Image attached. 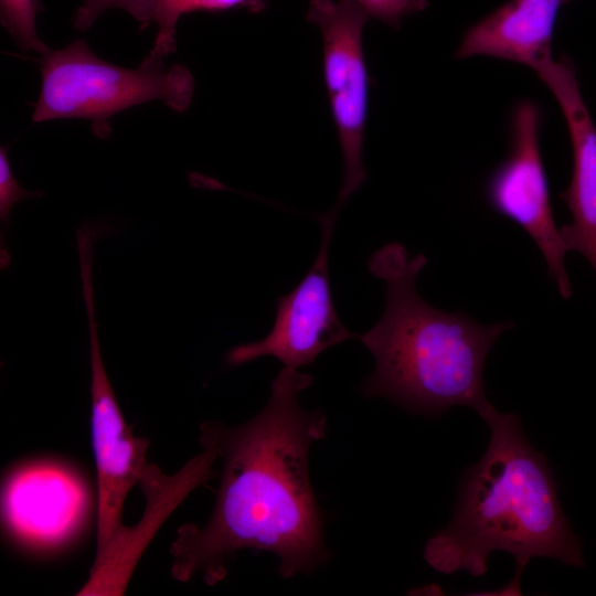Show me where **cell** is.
<instances>
[{
	"label": "cell",
	"instance_id": "cell-1",
	"mask_svg": "<svg viewBox=\"0 0 596 596\" xmlns=\"http://www.w3.org/2000/svg\"><path fill=\"white\" fill-rule=\"evenodd\" d=\"M311 383L310 374L284 366L252 419L234 427L211 421L200 425V445L222 460L221 482L207 522L177 531L170 547L174 579L200 574L215 585L243 549L274 553L284 578L311 573L329 557L308 466L311 445L324 437L327 417L299 402Z\"/></svg>",
	"mask_w": 596,
	"mask_h": 596
},
{
	"label": "cell",
	"instance_id": "cell-2",
	"mask_svg": "<svg viewBox=\"0 0 596 596\" xmlns=\"http://www.w3.org/2000/svg\"><path fill=\"white\" fill-rule=\"evenodd\" d=\"M490 428L482 457L465 469L450 522L426 543L435 571L480 577L493 551H504L521 574L534 557L583 567L581 540L558 500V486L543 453L526 438L517 413L492 404L480 415Z\"/></svg>",
	"mask_w": 596,
	"mask_h": 596
},
{
	"label": "cell",
	"instance_id": "cell-3",
	"mask_svg": "<svg viewBox=\"0 0 596 596\" xmlns=\"http://www.w3.org/2000/svg\"><path fill=\"white\" fill-rule=\"evenodd\" d=\"M426 264L424 255L409 257L400 243L384 245L369 260L370 273L384 280L386 292L381 319L358 336L375 360L362 393L426 416L457 405L480 416L491 405L482 376L486 358L513 323L483 324L427 304L416 289Z\"/></svg>",
	"mask_w": 596,
	"mask_h": 596
},
{
	"label": "cell",
	"instance_id": "cell-11",
	"mask_svg": "<svg viewBox=\"0 0 596 596\" xmlns=\"http://www.w3.org/2000/svg\"><path fill=\"white\" fill-rule=\"evenodd\" d=\"M572 0H509L469 26L457 58L491 56L533 67L551 56L558 11Z\"/></svg>",
	"mask_w": 596,
	"mask_h": 596
},
{
	"label": "cell",
	"instance_id": "cell-15",
	"mask_svg": "<svg viewBox=\"0 0 596 596\" xmlns=\"http://www.w3.org/2000/svg\"><path fill=\"white\" fill-rule=\"evenodd\" d=\"M180 0H157V11L155 22L159 30L155 40V45L149 55L164 58L174 51L175 25L179 20L178 6Z\"/></svg>",
	"mask_w": 596,
	"mask_h": 596
},
{
	"label": "cell",
	"instance_id": "cell-17",
	"mask_svg": "<svg viewBox=\"0 0 596 596\" xmlns=\"http://www.w3.org/2000/svg\"><path fill=\"white\" fill-rule=\"evenodd\" d=\"M262 0H180L178 14L195 11H222L233 8L247 7L251 9L260 8Z\"/></svg>",
	"mask_w": 596,
	"mask_h": 596
},
{
	"label": "cell",
	"instance_id": "cell-8",
	"mask_svg": "<svg viewBox=\"0 0 596 596\" xmlns=\"http://www.w3.org/2000/svg\"><path fill=\"white\" fill-rule=\"evenodd\" d=\"M336 219H320L322 237L318 255L298 285L276 301V319L259 341L234 345L225 355L230 366L274 356L284 366L311 364L327 349L358 338L341 322L333 302L328 257Z\"/></svg>",
	"mask_w": 596,
	"mask_h": 596
},
{
	"label": "cell",
	"instance_id": "cell-6",
	"mask_svg": "<svg viewBox=\"0 0 596 596\" xmlns=\"http://www.w3.org/2000/svg\"><path fill=\"white\" fill-rule=\"evenodd\" d=\"M368 14L352 0H311L307 20L322 38L323 77L338 132L343 161V180L337 204H342L366 179L363 164L368 116L369 76L362 34Z\"/></svg>",
	"mask_w": 596,
	"mask_h": 596
},
{
	"label": "cell",
	"instance_id": "cell-7",
	"mask_svg": "<svg viewBox=\"0 0 596 596\" xmlns=\"http://www.w3.org/2000/svg\"><path fill=\"white\" fill-rule=\"evenodd\" d=\"M541 125L542 110L535 102L515 104L510 119V151L490 174L486 196L493 211L531 236L560 295L568 299L572 287L564 263L567 251L552 211L540 148Z\"/></svg>",
	"mask_w": 596,
	"mask_h": 596
},
{
	"label": "cell",
	"instance_id": "cell-12",
	"mask_svg": "<svg viewBox=\"0 0 596 596\" xmlns=\"http://www.w3.org/2000/svg\"><path fill=\"white\" fill-rule=\"evenodd\" d=\"M39 11L38 0H0L1 23L14 42L23 51H34L42 55L50 49L36 32L35 18Z\"/></svg>",
	"mask_w": 596,
	"mask_h": 596
},
{
	"label": "cell",
	"instance_id": "cell-14",
	"mask_svg": "<svg viewBox=\"0 0 596 596\" xmlns=\"http://www.w3.org/2000/svg\"><path fill=\"white\" fill-rule=\"evenodd\" d=\"M369 18L398 29L404 17L425 10L427 0H352Z\"/></svg>",
	"mask_w": 596,
	"mask_h": 596
},
{
	"label": "cell",
	"instance_id": "cell-13",
	"mask_svg": "<svg viewBox=\"0 0 596 596\" xmlns=\"http://www.w3.org/2000/svg\"><path fill=\"white\" fill-rule=\"evenodd\" d=\"M119 8L131 14L139 23L147 25L156 19L157 0H82L74 13V26L87 31L102 13Z\"/></svg>",
	"mask_w": 596,
	"mask_h": 596
},
{
	"label": "cell",
	"instance_id": "cell-5",
	"mask_svg": "<svg viewBox=\"0 0 596 596\" xmlns=\"http://www.w3.org/2000/svg\"><path fill=\"white\" fill-rule=\"evenodd\" d=\"M88 321L91 363V433L97 479L96 556H105L120 540L123 508L129 491L141 483L151 465L149 440L134 436L115 396L103 362L95 319L93 270L81 273Z\"/></svg>",
	"mask_w": 596,
	"mask_h": 596
},
{
	"label": "cell",
	"instance_id": "cell-9",
	"mask_svg": "<svg viewBox=\"0 0 596 596\" xmlns=\"http://www.w3.org/2000/svg\"><path fill=\"white\" fill-rule=\"evenodd\" d=\"M533 70L557 100L572 143V179L560 194L572 214V222L560 227L562 241L567 252L581 253L596 272V127L571 58L549 56Z\"/></svg>",
	"mask_w": 596,
	"mask_h": 596
},
{
	"label": "cell",
	"instance_id": "cell-4",
	"mask_svg": "<svg viewBox=\"0 0 596 596\" xmlns=\"http://www.w3.org/2000/svg\"><path fill=\"white\" fill-rule=\"evenodd\" d=\"M39 64L42 84L32 121L85 119L99 138L109 136V119L119 111L151 100L183 111L193 94L184 66L148 55L138 68L123 67L97 56L84 40L49 50Z\"/></svg>",
	"mask_w": 596,
	"mask_h": 596
},
{
	"label": "cell",
	"instance_id": "cell-16",
	"mask_svg": "<svg viewBox=\"0 0 596 596\" xmlns=\"http://www.w3.org/2000/svg\"><path fill=\"white\" fill-rule=\"evenodd\" d=\"M40 192L23 189L17 181L8 158V148L0 149V217L7 225L13 204L26 198L40 196Z\"/></svg>",
	"mask_w": 596,
	"mask_h": 596
},
{
	"label": "cell",
	"instance_id": "cell-10",
	"mask_svg": "<svg viewBox=\"0 0 596 596\" xmlns=\"http://www.w3.org/2000/svg\"><path fill=\"white\" fill-rule=\"evenodd\" d=\"M66 467L35 462L12 472L2 488V515L20 541L41 546L65 542L86 513V492Z\"/></svg>",
	"mask_w": 596,
	"mask_h": 596
}]
</instances>
